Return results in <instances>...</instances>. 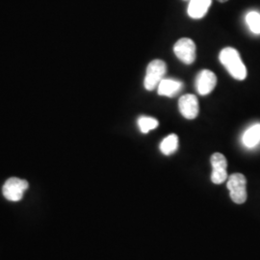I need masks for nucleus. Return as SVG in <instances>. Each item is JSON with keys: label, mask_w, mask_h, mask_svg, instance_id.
I'll return each instance as SVG.
<instances>
[{"label": "nucleus", "mask_w": 260, "mask_h": 260, "mask_svg": "<svg viewBox=\"0 0 260 260\" xmlns=\"http://www.w3.org/2000/svg\"><path fill=\"white\" fill-rule=\"evenodd\" d=\"M219 60L229 74L236 80H244L247 77V69L242 61L239 52L233 47H225L220 52Z\"/></svg>", "instance_id": "nucleus-1"}, {"label": "nucleus", "mask_w": 260, "mask_h": 260, "mask_svg": "<svg viewBox=\"0 0 260 260\" xmlns=\"http://www.w3.org/2000/svg\"><path fill=\"white\" fill-rule=\"evenodd\" d=\"M167 72V65L162 60H153L147 68V74L145 77L144 85L146 90L153 91L157 88L159 83L163 80Z\"/></svg>", "instance_id": "nucleus-2"}, {"label": "nucleus", "mask_w": 260, "mask_h": 260, "mask_svg": "<svg viewBox=\"0 0 260 260\" xmlns=\"http://www.w3.org/2000/svg\"><path fill=\"white\" fill-rule=\"evenodd\" d=\"M226 187L233 203L242 205L247 201V179L242 174H233L229 177Z\"/></svg>", "instance_id": "nucleus-3"}, {"label": "nucleus", "mask_w": 260, "mask_h": 260, "mask_svg": "<svg viewBox=\"0 0 260 260\" xmlns=\"http://www.w3.org/2000/svg\"><path fill=\"white\" fill-rule=\"evenodd\" d=\"M29 187L27 181L25 179H20L18 177L9 178L2 188V193L11 202H19L24 195V192Z\"/></svg>", "instance_id": "nucleus-4"}, {"label": "nucleus", "mask_w": 260, "mask_h": 260, "mask_svg": "<svg viewBox=\"0 0 260 260\" xmlns=\"http://www.w3.org/2000/svg\"><path fill=\"white\" fill-rule=\"evenodd\" d=\"M174 52L177 58L186 65H191L195 62L196 45L189 38L178 40L174 46Z\"/></svg>", "instance_id": "nucleus-5"}, {"label": "nucleus", "mask_w": 260, "mask_h": 260, "mask_svg": "<svg viewBox=\"0 0 260 260\" xmlns=\"http://www.w3.org/2000/svg\"><path fill=\"white\" fill-rule=\"evenodd\" d=\"M212 165L211 181L214 184H222L228 178V161L222 153L216 152L210 158Z\"/></svg>", "instance_id": "nucleus-6"}, {"label": "nucleus", "mask_w": 260, "mask_h": 260, "mask_svg": "<svg viewBox=\"0 0 260 260\" xmlns=\"http://www.w3.org/2000/svg\"><path fill=\"white\" fill-rule=\"evenodd\" d=\"M217 85V77L213 72L209 70H204L200 72L196 79V87L198 93L202 95H206L211 93Z\"/></svg>", "instance_id": "nucleus-7"}, {"label": "nucleus", "mask_w": 260, "mask_h": 260, "mask_svg": "<svg viewBox=\"0 0 260 260\" xmlns=\"http://www.w3.org/2000/svg\"><path fill=\"white\" fill-rule=\"evenodd\" d=\"M178 108L187 120H194L199 114V101L194 94L182 95L178 101Z\"/></svg>", "instance_id": "nucleus-8"}, {"label": "nucleus", "mask_w": 260, "mask_h": 260, "mask_svg": "<svg viewBox=\"0 0 260 260\" xmlns=\"http://www.w3.org/2000/svg\"><path fill=\"white\" fill-rule=\"evenodd\" d=\"M187 13L190 18L199 19L204 18L209 7L211 6L212 0H189Z\"/></svg>", "instance_id": "nucleus-9"}, {"label": "nucleus", "mask_w": 260, "mask_h": 260, "mask_svg": "<svg viewBox=\"0 0 260 260\" xmlns=\"http://www.w3.org/2000/svg\"><path fill=\"white\" fill-rule=\"evenodd\" d=\"M183 84L174 79H163L157 87L158 94L173 98L182 90Z\"/></svg>", "instance_id": "nucleus-10"}, {"label": "nucleus", "mask_w": 260, "mask_h": 260, "mask_svg": "<svg viewBox=\"0 0 260 260\" xmlns=\"http://www.w3.org/2000/svg\"><path fill=\"white\" fill-rule=\"evenodd\" d=\"M242 142L247 148H254L260 142V123L253 124L243 134Z\"/></svg>", "instance_id": "nucleus-11"}, {"label": "nucleus", "mask_w": 260, "mask_h": 260, "mask_svg": "<svg viewBox=\"0 0 260 260\" xmlns=\"http://www.w3.org/2000/svg\"><path fill=\"white\" fill-rule=\"evenodd\" d=\"M178 148V137L176 134H170L160 144V150L165 155H171Z\"/></svg>", "instance_id": "nucleus-12"}, {"label": "nucleus", "mask_w": 260, "mask_h": 260, "mask_svg": "<svg viewBox=\"0 0 260 260\" xmlns=\"http://www.w3.org/2000/svg\"><path fill=\"white\" fill-rule=\"evenodd\" d=\"M138 124H139L140 130L142 133H149L150 130L155 129L159 124L157 120L151 117H147V116H142L140 117L138 120Z\"/></svg>", "instance_id": "nucleus-13"}, {"label": "nucleus", "mask_w": 260, "mask_h": 260, "mask_svg": "<svg viewBox=\"0 0 260 260\" xmlns=\"http://www.w3.org/2000/svg\"><path fill=\"white\" fill-rule=\"evenodd\" d=\"M246 21L251 29V32L254 34H260V14L257 12L251 11L247 17Z\"/></svg>", "instance_id": "nucleus-14"}, {"label": "nucleus", "mask_w": 260, "mask_h": 260, "mask_svg": "<svg viewBox=\"0 0 260 260\" xmlns=\"http://www.w3.org/2000/svg\"><path fill=\"white\" fill-rule=\"evenodd\" d=\"M218 1H219V2H222V3H223V2H226L228 0H218Z\"/></svg>", "instance_id": "nucleus-15"}, {"label": "nucleus", "mask_w": 260, "mask_h": 260, "mask_svg": "<svg viewBox=\"0 0 260 260\" xmlns=\"http://www.w3.org/2000/svg\"><path fill=\"white\" fill-rule=\"evenodd\" d=\"M185 1H186V0H185Z\"/></svg>", "instance_id": "nucleus-16"}]
</instances>
